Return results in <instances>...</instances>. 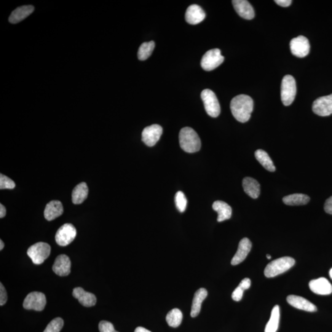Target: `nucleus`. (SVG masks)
Here are the masks:
<instances>
[{
	"label": "nucleus",
	"mask_w": 332,
	"mask_h": 332,
	"mask_svg": "<svg viewBox=\"0 0 332 332\" xmlns=\"http://www.w3.org/2000/svg\"><path fill=\"white\" fill-rule=\"evenodd\" d=\"M207 296L208 291L204 288L198 289L196 293L194 294V300H192L191 314H190L192 318L196 317L200 314V309H202V302L204 300Z\"/></svg>",
	"instance_id": "24"
},
{
	"label": "nucleus",
	"mask_w": 332,
	"mask_h": 332,
	"mask_svg": "<svg viewBox=\"0 0 332 332\" xmlns=\"http://www.w3.org/2000/svg\"><path fill=\"white\" fill-rule=\"evenodd\" d=\"M202 98L204 108L210 116L216 118L220 114V106L215 93L210 90H204L202 92Z\"/></svg>",
	"instance_id": "6"
},
{
	"label": "nucleus",
	"mask_w": 332,
	"mask_h": 332,
	"mask_svg": "<svg viewBox=\"0 0 332 332\" xmlns=\"http://www.w3.org/2000/svg\"><path fill=\"white\" fill-rule=\"evenodd\" d=\"M290 48L292 53L296 57H306L310 50L309 40L306 37L299 36L291 40Z\"/></svg>",
	"instance_id": "10"
},
{
	"label": "nucleus",
	"mask_w": 332,
	"mask_h": 332,
	"mask_svg": "<svg viewBox=\"0 0 332 332\" xmlns=\"http://www.w3.org/2000/svg\"><path fill=\"white\" fill-rule=\"evenodd\" d=\"M6 210L4 206L2 204H0V218H4L6 216Z\"/></svg>",
	"instance_id": "40"
},
{
	"label": "nucleus",
	"mask_w": 332,
	"mask_h": 332,
	"mask_svg": "<svg viewBox=\"0 0 332 332\" xmlns=\"http://www.w3.org/2000/svg\"><path fill=\"white\" fill-rule=\"evenodd\" d=\"M98 328L100 332H116L114 325L108 321H101L99 323Z\"/></svg>",
	"instance_id": "34"
},
{
	"label": "nucleus",
	"mask_w": 332,
	"mask_h": 332,
	"mask_svg": "<svg viewBox=\"0 0 332 332\" xmlns=\"http://www.w3.org/2000/svg\"><path fill=\"white\" fill-rule=\"evenodd\" d=\"M250 280L248 279V278H245V279L242 280V282H240V285L238 286H240V287L242 288L244 290H248V289L250 288Z\"/></svg>",
	"instance_id": "37"
},
{
	"label": "nucleus",
	"mask_w": 332,
	"mask_h": 332,
	"mask_svg": "<svg viewBox=\"0 0 332 332\" xmlns=\"http://www.w3.org/2000/svg\"><path fill=\"white\" fill-rule=\"evenodd\" d=\"M232 2L236 12L240 17L251 20L255 16L254 8L247 0H234Z\"/></svg>",
	"instance_id": "15"
},
{
	"label": "nucleus",
	"mask_w": 332,
	"mask_h": 332,
	"mask_svg": "<svg viewBox=\"0 0 332 332\" xmlns=\"http://www.w3.org/2000/svg\"><path fill=\"white\" fill-rule=\"evenodd\" d=\"M283 202L288 206H302L308 204L310 198L306 194H296L283 198Z\"/></svg>",
	"instance_id": "27"
},
{
	"label": "nucleus",
	"mask_w": 332,
	"mask_h": 332,
	"mask_svg": "<svg viewBox=\"0 0 332 332\" xmlns=\"http://www.w3.org/2000/svg\"><path fill=\"white\" fill-rule=\"evenodd\" d=\"M76 230L73 224H64L56 232V242L60 246H68L76 239Z\"/></svg>",
	"instance_id": "8"
},
{
	"label": "nucleus",
	"mask_w": 332,
	"mask_h": 332,
	"mask_svg": "<svg viewBox=\"0 0 332 332\" xmlns=\"http://www.w3.org/2000/svg\"><path fill=\"white\" fill-rule=\"evenodd\" d=\"M50 246L47 243L37 242L29 248L28 255L36 264H41L50 256Z\"/></svg>",
	"instance_id": "5"
},
{
	"label": "nucleus",
	"mask_w": 332,
	"mask_h": 332,
	"mask_svg": "<svg viewBox=\"0 0 332 332\" xmlns=\"http://www.w3.org/2000/svg\"><path fill=\"white\" fill-rule=\"evenodd\" d=\"M155 44L154 41L144 42L140 45L138 50V58L139 60H146L152 55L154 49Z\"/></svg>",
	"instance_id": "30"
},
{
	"label": "nucleus",
	"mask_w": 332,
	"mask_h": 332,
	"mask_svg": "<svg viewBox=\"0 0 332 332\" xmlns=\"http://www.w3.org/2000/svg\"><path fill=\"white\" fill-rule=\"evenodd\" d=\"M15 186L14 181L4 174H0V189H14Z\"/></svg>",
	"instance_id": "33"
},
{
	"label": "nucleus",
	"mask_w": 332,
	"mask_h": 332,
	"mask_svg": "<svg viewBox=\"0 0 332 332\" xmlns=\"http://www.w3.org/2000/svg\"><path fill=\"white\" fill-rule=\"evenodd\" d=\"M116 332H118L116 331Z\"/></svg>",
	"instance_id": "45"
},
{
	"label": "nucleus",
	"mask_w": 332,
	"mask_h": 332,
	"mask_svg": "<svg viewBox=\"0 0 332 332\" xmlns=\"http://www.w3.org/2000/svg\"><path fill=\"white\" fill-rule=\"evenodd\" d=\"M34 7L32 5L16 8L10 16V22L14 24L20 23L32 14V12H34Z\"/></svg>",
	"instance_id": "21"
},
{
	"label": "nucleus",
	"mask_w": 332,
	"mask_h": 332,
	"mask_svg": "<svg viewBox=\"0 0 332 332\" xmlns=\"http://www.w3.org/2000/svg\"><path fill=\"white\" fill-rule=\"evenodd\" d=\"M206 13L202 7L198 4H192L187 8L186 20L191 25H196L204 20Z\"/></svg>",
	"instance_id": "16"
},
{
	"label": "nucleus",
	"mask_w": 332,
	"mask_h": 332,
	"mask_svg": "<svg viewBox=\"0 0 332 332\" xmlns=\"http://www.w3.org/2000/svg\"><path fill=\"white\" fill-rule=\"evenodd\" d=\"M309 287L312 292L320 294V296H328L332 293V286L330 282L324 278H320L310 280L309 283Z\"/></svg>",
	"instance_id": "14"
},
{
	"label": "nucleus",
	"mask_w": 332,
	"mask_h": 332,
	"mask_svg": "<svg viewBox=\"0 0 332 332\" xmlns=\"http://www.w3.org/2000/svg\"><path fill=\"white\" fill-rule=\"evenodd\" d=\"M244 290L242 288H240V286H238L237 288H236L235 290L234 291V292L232 294V298L234 301L240 302L242 300V298Z\"/></svg>",
	"instance_id": "36"
},
{
	"label": "nucleus",
	"mask_w": 332,
	"mask_h": 332,
	"mask_svg": "<svg viewBox=\"0 0 332 332\" xmlns=\"http://www.w3.org/2000/svg\"><path fill=\"white\" fill-rule=\"evenodd\" d=\"M230 109L237 121L242 123L247 122L250 118L253 112V99L248 95L236 96L231 101Z\"/></svg>",
	"instance_id": "1"
},
{
	"label": "nucleus",
	"mask_w": 332,
	"mask_h": 332,
	"mask_svg": "<svg viewBox=\"0 0 332 332\" xmlns=\"http://www.w3.org/2000/svg\"><path fill=\"white\" fill-rule=\"evenodd\" d=\"M224 57L219 49H213L206 52L200 62L202 68L210 72L218 68L224 61Z\"/></svg>",
	"instance_id": "7"
},
{
	"label": "nucleus",
	"mask_w": 332,
	"mask_h": 332,
	"mask_svg": "<svg viewBox=\"0 0 332 332\" xmlns=\"http://www.w3.org/2000/svg\"><path fill=\"white\" fill-rule=\"evenodd\" d=\"M162 134V128L158 124H152L144 128L142 140L146 146H154L159 141Z\"/></svg>",
	"instance_id": "12"
},
{
	"label": "nucleus",
	"mask_w": 332,
	"mask_h": 332,
	"mask_svg": "<svg viewBox=\"0 0 332 332\" xmlns=\"http://www.w3.org/2000/svg\"><path fill=\"white\" fill-rule=\"evenodd\" d=\"M312 111L320 116L332 114V94L318 98L312 104Z\"/></svg>",
	"instance_id": "11"
},
{
	"label": "nucleus",
	"mask_w": 332,
	"mask_h": 332,
	"mask_svg": "<svg viewBox=\"0 0 332 332\" xmlns=\"http://www.w3.org/2000/svg\"><path fill=\"white\" fill-rule=\"evenodd\" d=\"M324 210L326 213L332 214V196L326 200L324 204Z\"/></svg>",
	"instance_id": "38"
},
{
	"label": "nucleus",
	"mask_w": 332,
	"mask_h": 332,
	"mask_svg": "<svg viewBox=\"0 0 332 332\" xmlns=\"http://www.w3.org/2000/svg\"><path fill=\"white\" fill-rule=\"evenodd\" d=\"M213 210L218 213V221L224 222L232 218V208L226 202L216 200L212 205Z\"/></svg>",
	"instance_id": "23"
},
{
	"label": "nucleus",
	"mask_w": 332,
	"mask_h": 332,
	"mask_svg": "<svg viewBox=\"0 0 332 332\" xmlns=\"http://www.w3.org/2000/svg\"><path fill=\"white\" fill-rule=\"evenodd\" d=\"M266 257H267L268 259H271L272 258V256L268 255H268H266Z\"/></svg>",
	"instance_id": "44"
},
{
	"label": "nucleus",
	"mask_w": 332,
	"mask_h": 332,
	"mask_svg": "<svg viewBox=\"0 0 332 332\" xmlns=\"http://www.w3.org/2000/svg\"><path fill=\"white\" fill-rule=\"evenodd\" d=\"M64 208L60 200H52L46 206L44 211V216L48 221L53 220L62 215Z\"/></svg>",
	"instance_id": "20"
},
{
	"label": "nucleus",
	"mask_w": 332,
	"mask_h": 332,
	"mask_svg": "<svg viewBox=\"0 0 332 332\" xmlns=\"http://www.w3.org/2000/svg\"><path fill=\"white\" fill-rule=\"evenodd\" d=\"M296 260L290 256L281 257L273 260L265 268L264 274L266 278H274L288 272L294 266Z\"/></svg>",
	"instance_id": "3"
},
{
	"label": "nucleus",
	"mask_w": 332,
	"mask_h": 332,
	"mask_svg": "<svg viewBox=\"0 0 332 332\" xmlns=\"http://www.w3.org/2000/svg\"><path fill=\"white\" fill-rule=\"evenodd\" d=\"M64 326V320L60 318H55L50 321L44 332H60Z\"/></svg>",
	"instance_id": "31"
},
{
	"label": "nucleus",
	"mask_w": 332,
	"mask_h": 332,
	"mask_svg": "<svg viewBox=\"0 0 332 332\" xmlns=\"http://www.w3.org/2000/svg\"><path fill=\"white\" fill-rule=\"evenodd\" d=\"M242 186L246 194L253 199L258 198L260 194V186L256 179L251 178H244Z\"/></svg>",
	"instance_id": "22"
},
{
	"label": "nucleus",
	"mask_w": 332,
	"mask_h": 332,
	"mask_svg": "<svg viewBox=\"0 0 332 332\" xmlns=\"http://www.w3.org/2000/svg\"><path fill=\"white\" fill-rule=\"evenodd\" d=\"M8 301V296L6 289L2 284L0 283V306H4Z\"/></svg>",
	"instance_id": "35"
},
{
	"label": "nucleus",
	"mask_w": 332,
	"mask_h": 332,
	"mask_svg": "<svg viewBox=\"0 0 332 332\" xmlns=\"http://www.w3.org/2000/svg\"><path fill=\"white\" fill-rule=\"evenodd\" d=\"M71 261L68 256H58L53 264L52 270L60 276H66L71 272Z\"/></svg>",
	"instance_id": "13"
},
{
	"label": "nucleus",
	"mask_w": 332,
	"mask_h": 332,
	"mask_svg": "<svg viewBox=\"0 0 332 332\" xmlns=\"http://www.w3.org/2000/svg\"><path fill=\"white\" fill-rule=\"evenodd\" d=\"M329 274H330V277L332 280V268L330 270V272H329Z\"/></svg>",
	"instance_id": "43"
},
{
	"label": "nucleus",
	"mask_w": 332,
	"mask_h": 332,
	"mask_svg": "<svg viewBox=\"0 0 332 332\" xmlns=\"http://www.w3.org/2000/svg\"><path fill=\"white\" fill-rule=\"evenodd\" d=\"M183 320V314L180 310L174 308L168 313L166 321L168 325L172 328H178Z\"/></svg>",
	"instance_id": "29"
},
{
	"label": "nucleus",
	"mask_w": 332,
	"mask_h": 332,
	"mask_svg": "<svg viewBox=\"0 0 332 332\" xmlns=\"http://www.w3.org/2000/svg\"><path fill=\"white\" fill-rule=\"evenodd\" d=\"M4 242H2V240H0V250H2V249H4Z\"/></svg>",
	"instance_id": "42"
},
{
	"label": "nucleus",
	"mask_w": 332,
	"mask_h": 332,
	"mask_svg": "<svg viewBox=\"0 0 332 332\" xmlns=\"http://www.w3.org/2000/svg\"><path fill=\"white\" fill-rule=\"evenodd\" d=\"M179 143L184 151L194 154L200 151L202 142L196 131L189 127L182 128L179 133Z\"/></svg>",
	"instance_id": "2"
},
{
	"label": "nucleus",
	"mask_w": 332,
	"mask_h": 332,
	"mask_svg": "<svg viewBox=\"0 0 332 332\" xmlns=\"http://www.w3.org/2000/svg\"><path fill=\"white\" fill-rule=\"evenodd\" d=\"M251 248L252 242L248 238H243L240 242L236 253L232 260V264L235 266V265L242 263L250 252Z\"/></svg>",
	"instance_id": "18"
},
{
	"label": "nucleus",
	"mask_w": 332,
	"mask_h": 332,
	"mask_svg": "<svg viewBox=\"0 0 332 332\" xmlns=\"http://www.w3.org/2000/svg\"><path fill=\"white\" fill-rule=\"evenodd\" d=\"M296 93V82L291 76H286L281 83L280 95L284 105L290 106L292 104Z\"/></svg>",
	"instance_id": "4"
},
{
	"label": "nucleus",
	"mask_w": 332,
	"mask_h": 332,
	"mask_svg": "<svg viewBox=\"0 0 332 332\" xmlns=\"http://www.w3.org/2000/svg\"><path fill=\"white\" fill-rule=\"evenodd\" d=\"M74 298L78 300L79 302L82 306L91 307L94 306L97 302V298L95 294L88 292L82 288H74L72 293Z\"/></svg>",
	"instance_id": "19"
},
{
	"label": "nucleus",
	"mask_w": 332,
	"mask_h": 332,
	"mask_svg": "<svg viewBox=\"0 0 332 332\" xmlns=\"http://www.w3.org/2000/svg\"><path fill=\"white\" fill-rule=\"evenodd\" d=\"M89 189L85 182H82L74 187L72 192V202L74 204H80L86 199Z\"/></svg>",
	"instance_id": "25"
},
{
	"label": "nucleus",
	"mask_w": 332,
	"mask_h": 332,
	"mask_svg": "<svg viewBox=\"0 0 332 332\" xmlns=\"http://www.w3.org/2000/svg\"><path fill=\"white\" fill-rule=\"evenodd\" d=\"M274 2L276 4L282 7H288L292 2V1H291V0H276Z\"/></svg>",
	"instance_id": "39"
},
{
	"label": "nucleus",
	"mask_w": 332,
	"mask_h": 332,
	"mask_svg": "<svg viewBox=\"0 0 332 332\" xmlns=\"http://www.w3.org/2000/svg\"><path fill=\"white\" fill-rule=\"evenodd\" d=\"M46 304L45 294L39 292H33L28 294L23 302L24 308L42 312Z\"/></svg>",
	"instance_id": "9"
},
{
	"label": "nucleus",
	"mask_w": 332,
	"mask_h": 332,
	"mask_svg": "<svg viewBox=\"0 0 332 332\" xmlns=\"http://www.w3.org/2000/svg\"><path fill=\"white\" fill-rule=\"evenodd\" d=\"M280 320V308L276 305L273 308L268 322L265 326L264 332H276L279 328Z\"/></svg>",
	"instance_id": "26"
},
{
	"label": "nucleus",
	"mask_w": 332,
	"mask_h": 332,
	"mask_svg": "<svg viewBox=\"0 0 332 332\" xmlns=\"http://www.w3.org/2000/svg\"><path fill=\"white\" fill-rule=\"evenodd\" d=\"M175 202L176 208L180 212L186 211L187 200L186 195L182 192H178L176 194Z\"/></svg>",
	"instance_id": "32"
},
{
	"label": "nucleus",
	"mask_w": 332,
	"mask_h": 332,
	"mask_svg": "<svg viewBox=\"0 0 332 332\" xmlns=\"http://www.w3.org/2000/svg\"><path fill=\"white\" fill-rule=\"evenodd\" d=\"M255 156L257 160L267 170L270 172H274L276 168L274 163L266 152L263 150H257L255 152Z\"/></svg>",
	"instance_id": "28"
},
{
	"label": "nucleus",
	"mask_w": 332,
	"mask_h": 332,
	"mask_svg": "<svg viewBox=\"0 0 332 332\" xmlns=\"http://www.w3.org/2000/svg\"><path fill=\"white\" fill-rule=\"evenodd\" d=\"M287 301L289 304L296 309L308 312H316L317 310V307L314 304L302 296L290 294L288 296Z\"/></svg>",
	"instance_id": "17"
},
{
	"label": "nucleus",
	"mask_w": 332,
	"mask_h": 332,
	"mask_svg": "<svg viewBox=\"0 0 332 332\" xmlns=\"http://www.w3.org/2000/svg\"><path fill=\"white\" fill-rule=\"evenodd\" d=\"M134 332H152L148 330H147L146 328H142V326H138V328H136Z\"/></svg>",
	"instance_id": "41"
}]
</instances>
